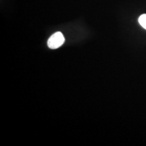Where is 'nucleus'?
<instances>
[{
	"label": "nucleus",
	"mask_w": 146,
	"mask_h": 146,
	"mask_svg": "<svg viewBox=\"0 0 146 146\" xmlns=\"http://www.w3.org/2000/svg\"><path fill=\"white\" fill-rule=\"evenodd\" d=\"M139 23L143 28L146 29V14H142L139 18Z\"/></svg>",
	"instance_id": "f03ea898"
},
{
	"label": "nucleus",
	"mask_w": 146,
	"mask_h": 146,
	"mask_svg": "<svg viewBox=\"0 0 146 146\" xmlns=\"http://www.w3.org/2000/svg\"><path fill=\"white\" fill-rule=\"evenodd\" d=\"M65 41L64 36L60 32H57L50 36L47 41V45L50 49H57L64 44Z\"/></svg>",
	"instance_id": "f257e3e1"
}]
</instances>
